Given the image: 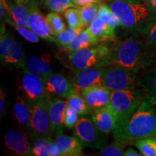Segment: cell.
Returning a JSON list of instances; mask_svg holds the SVG:
<instances>
[{"instance_id":"8992f818","label":"cell","mask_w":156,"mask_h":156,"mask_svg":"<svg viewBox=\"0 0 156 156\" xmlns=\"http://www.w3.org/2000/svg\"><path fill=\"white\" fill-rule=\"evenodd\" d=\"M0 58L1 64L6 68L25 69L26 57L23 48L6 30L5 23L1 25Z\"/></svg>"},{"instance_id":"ab89813d","label":"cell","mask_w":156,"mask_h":156,"mask_svg":"<svg viewBox=\"0 0 156 156\" xmlns=\"http://www.w3.org/2000/svg\"><path fill=\"white\" fill-rule=\"evenodd\" d=\"M151 9L154 15H156V0H140Z\"/></svg>"},{"instance_id":"3957f363","label":"cell","mask_w":156,"mask_h":156,"mask_svg":"<svg viewBox=\"0 0 156 156\" xmlns=\"http://www.w3.org/2000/svg\"><path fill=\"white\" fill-rule=\"evenodd\" d=\"M109 7L120 26L134 33L140 32L155 15L140 0H112Z\"/></svg>"},{"instance_id":"f35d334b","label":"cell","mask_w":156,"mask_h":156,"mask_svg":"<svg viewBox=\"0 0 156 156\" xmlns=\"http://www.w3.org/2000/svg\"><path fill=\"white\" fill-rule=\"evenodd\" d=\"M6 97H7V95H6L5 90L1 88V90H0V115H1V118H2L5 113Z\"/></svg>"},{"instance_id":"277c9868","label":"cell","mask_w":156,"mask_h":156,"mask_svg":"<svg viewBox=\"0 0 156 156\" xmlns=\"http://www.w3.org/2000/svg\"><path fill=\"white\" fill-rule=\"evenodd\" d=\"M111 42H102L89 48H82L68 54L69 64L75 72L93 67H104L108 64Z\"/></svg>"},{"instance_id":"d590c367","label":"cell","mask_w":156,"mask_h":156,"mask_svg":"<svg viewBox=\"0 0 156 156\" xmlns=\"http://www.w3.org/2000/svg\"><path fill=\"white\" fill-rule=\"evenodd\" d=\"M7 23L11 25L12 28H14L15 30L28 42L32 43V44H36V43H38L40 41V38L35 34L34 31H32L29 28H24V27L20 26V25H17L12 20V19L9 20Z\"/></svg>"},{"instance_id":"f1b7e54d","label":"cell","mask_w":156,"mask_h":156,"mask_svg":"<svg viewBox=\"0 0 156 156\" xmlns=\"http://www.w3.org/2000/svg\"><path fill=\"white\" fill-rule=\"evenodd\" d=\"M101 5L100 4L93 3L83 6V7H78L83 28L89 26L90 24L92 23L93 19L96 16Z\"/></svg>"},{"instance_id":"5b68a950","label":"cell","mask_w":156,"mask_h":156,"mask_svg":"<svg viewBox=\"0 0 156 156\" xmlns=\"http://www.w3.org/2000/svg\"><path fill=\"white\" fill-rule=\"evenodd\" d=\"M144 99V95L139 88L112 91L108 106L117 117L116 128L122 125L131 116Z\"/></svg>"},{"instance_id":"d6a6232c","label":"cell","mask_w":156,"mask_h":156,"mask_svg":"<svg viewBox=\"0 0 156 156\" xmlns=\"http://www.w3.org/2000/svg\"><path fill=\"white\" fill-rule=\"evenodd\" d=\"M125 145L126 144L119 140H115L110 145L104 146L101 149L98 155L101 156H122L124 155Z\"/></svg>"},{"instance_id":"d4e9b609","label":"cell","mask_w":156,"mask_h":156,"mask_svg":"<svg viewBox=\"0 0 156 156\" xmlns=\"http://www.w3.org/2000/svg\"><path fill=\"white\" fill-rule=\"evenodd\" d=\"M9 15L12 20L20 26L30 29L29 26V12L28 5L17 3L15 1L14 3L7 2Z\"/></svg>"},{"instance_id":"30bf717a","label":"cell","mask_w":156,"mask_h":156,"mask_svg":"<svg viewBox=\"0 0 156 156\" xmlns=\"http://www.w3.org/2000/svg\"><path fill=\"white\" fill-rule=\"evenodd\" d=\"M30 127L34 135L51 136L54 134L48 114V99L30 103Z\"/></svg>"},{"instance_id":"f6af8a7d","label":"cell","mask_w":156,"mask_h":156,"mask_svg":"<svg viewBox=\"0 0 156 156\" xmlns=\"http://www.w3.org/2000/svg\"><path fill=\"white\" fill-rule=\"evenodd\" d=\"M108 1H112V0H108Z\"/></svg>"},{"instance_id":"60d3db41","label":"cell","mask_w":156,"mask_h":156,"mask_svg":"<svg viewBox=\"0 0 156 156\" xmlns=\"http://www.w3.org/2000/svg\"><path fill=\"white\" fill-rule=\"evenodd\" d=\"M124 156H141V153L140 151H136L133 147H129L126 151H124Z\"/></svg>"},{"instance_id":"4dcf8cb0","label":"cell","mask_w":156,"mask_h":156,"mask_svg":"<svg viewBox=\"0 0 156 156\" xmlns=\"http://www.w3.org/2000/svg\"><path fill=\"white\" fill-rule=\"evenodd\" d=\"M46 22L51 31V34L56 36L66 29L64 23L62 20L59 13L51 12L46 16Z\"/></svg>"},{"instance_id":"e575fe53","label":"cell","mask_w":156,"mask_h":156,"mask_svg":"<svg viewBox=\"0 0 156 156\" xmlns=\"http://www.w3.org/2000/svg\"><path fill=\"white\" fill-rule=\"evenodd\" d=\"M81 30H83V29H74L68 26V28H66L63 32H62L61 34L56 36V44L62 49L71 43L75 36Z\"/></svg>"},{"instance_id":"8d00e7d4","label":"cell","mask_w":156,"mask_h":156,"mask_svg":"<svg viewBox=\"0 0 156 156\" xmlns=\"http://www.w3.org/2000/svg\"><path fill=\"white\" fill-rule=\"evenodd\" d=\"M79 120V114L67 106L64 112V126L67 129L75 128L77 122Z\"/></svg>"},{"instance_id":"f546056e","label":"cell","mask_w":156,"mask_h":156,"mask_svg":"<svg viewBox=\"0 0 156 156\" xmlns=\"http://www.w3.org/2000/svg\"><path fill=\"white\" fill-rule=\"evenodd\" d=\"M43 5L50 12L64 13L70 7H76L72 0H41Z\"/></svg>"},{"instance_id":"9a60e30c","label":"cell","mask_w":156,"mask_h":156,"mask_svg":"<svg viewBox=\"0 0 156 156\" xmlns=\"http://www.w3.org/2000/svg\"><path fill=\"white\" fill-rule=\"evenodd\" d=\"M67 107V101L58 97L48 98V114L53 133L62 134L64 128V112Z\"/></svg>"},{"instance_id":"4fadbf2b","label":"cell","mask_w":156,"mask_h":156,"mask_svg":"<svg viewBox=\"0 0 156 156\" xmlns=\"http://www.w3.org/2000/svg\"><path fill=\"white\" fill-rule=\"evenodd\" d=\"M48 97L67 98L75 90L73 83L62 74L53 73L44 80Z\"/></svg>"},{"instance_id":"d6986e66","label":"cell","mask_w":156,"mask_h":156,"mask_svg":"<svg viewBox=\"0 0 156 156\" xmlns=\"http://www.w3.org/2000/svg\"><path fill=\"white\" fill-rule=\"evenodd\" d=\"M115 28L110 26L100 17L95 16L87 30L99 43L114 42L116 39Z\"/></svg>"},{"instance_id":"52a82bcc","label":"cell","mask_w":156,"mask_h":156,"mask_svg":"<svg viewBox=\"0 0 156 156\" xmlns=\"http://www.w3.org/2000/svg\"><path fill=\"white\" fill-rule=\"evenodd\" d=\"M139 74L115 65L103 68V85L111 91L137 88Z\"/></svg>"},{"instance_id":"7a4b0ae2","label":"cell","mask_w":156,"mask_h":156,"mask_svg":"<svg viewBox=\"0 0 156 156\" xmlns=\"http://www.w3.org/2000/svg\"><path fill=\"white\" fill-rule=\"evenodd\" d=\"M113 135L115 140L126 145L156 136L155 106L144 99L131 116L122 125L115 129Z\"/></svg>"},{"instance_id":"74e56055","label":"cell","mask_w":156,"mask_h":156,"mask_svg":"<svg viewBox=\"0 0 156 156\" xmlns=\"http://www.w3.org/2000/svg\"><path fill=\"white\" fill-rule=\"evenodd\" d=\"M72 1L77 7H83V6L93 3L103 5V4H104L105 2L108 1V0H72Z\"/></svg>"},{"instance_id":"7c38bea8","label":"cell","mask_w":156,"mask_h":156,"mask_svg":"<svg viewBox=\"0 0 156 156\" xmlns=\"http://www.w3.org/2000/svg\"><path fill=\"white\" fill-rule=\"evenodd\" d=\"M30 29L40 38L47 41L55 43L56 36L51 34L46 19L39 8L38 0H30L28 4Z\"/></svg>"},{"instance_id":"5bb4252c","label":"cell","mask_w":156,"mask_h":156,"mask_svg":"<svg viewBox=\"0 0 156 156\" xmlns=\"http://www.w3.org/2000/svg\"><path fill=\"white\" fill-rule=\"evenodd\" d=\"M103 68L93 67L76 72L72 81L75 90L80 92L87 87L102 85Z\"/></svg>"},{"instance_id":"ba28073f","label":"cell","mask_w":156,"mask_h":156,"mask_svg":"<svg viewBox=\"0 0 156 156\" xmlns=\"http://www.w3.org/2000/svg\"><path fill=\"white\" fill-rule=\"evenodd\" d=\"M104 134L92 119L85 116L79 119L74 130V136L83 146L93 150H101L106 145V137Z\"/></svg>"},{"instance_id":"836d02e7","label":"cell","mask_w":156,"mask_h":156,"mask_svg":"<svg viewBox=\"0 0 156 156\" xmlns=\"http://www.w3.org/2000/svg\"><path fill=\"white\" fill-rule=\"evenodd\" d=\"M64 16L69 27L74 29H83L78 7L67 9L64 12Z\"/></svg>"},{"instance_id":"484cf974","label":"cell","mask_w":156,"mask_h":156,"mask_svg":"<svg viewBox=\"0 0 156 156\" xmlns=\"http://www.w3.org/2000/svg\"><path fill=\"white\" fill-rule=\"evenodd\" d=\"M75 90L67 98V106L75 110L79 115L83 116L93 112L90 107L88 106L84 98L82 96L80 93Z\"/></svg>"},{"instance_id":"b9f144b4","label":"cell","mask_w":156,"mask_h":156,"mask_svg":"<svg viewBox=\"0 0 156 156\" xmlns=\"http://www.w3.org/2000/svg\"><path fill=\"white\" fill-rule=\"evenodd\" d=\"M60 155H61V153H60V152L58 151L57 147H56L54 143V145L53 147H52V150H51V156H60Z\"/></svg>"},{"instance_id":"1f68e13d","label":"cell","mask_w":156,"mask_h":156,"mask_svg":"<svg viewBox=\"0 0 156 156\" xmlns=\"http://www.w3.org/2000/svg\"><path fill=\"white\" fill-rule=\"evenodd\" d=\"M96 16L100 17L101 20H103L104 22H106L107 24H108L113 28H116L118 26H120L118 19L107 4L104 3L101 5Z\"/></svg>"},{"instance_id":"ee69618b","label":"cell","mask_w":156,"mask_h":156,"mask_svg":"<svg viewBox=\"0 0 156 156\" xmlns=\"http://www.w3.org/2000/svg\"><path fill=\"white\" fill-rule=\"evenodd\" d=\"M155 112H156V106H155Z\"/></svg>"},{"instance_id":"83f0119b","label":"cell","mask_w":156,"mask_h":156,"mask_svg":"<svg viewBox=\"0 0 156 156\" xmlns=\"http://www.w3.org/2000/svg\"><path fill=\"white\" fill-rule=\"evenodd\" d=\"M132 144L142 156H156V136L136 140Z\"/></svg>"},{"instance_id":"ffe728a7","label":"cell","mask_w":156,"mask_h":156,"mask_svg":"<svg viewBox=\"0 0 156 156\" xmlns=\"http://www.w3.org/2000/svg\"><path fill=\"white\" fill-rule=\"evenodd\" d=\"M12 114L20 129L30 131V103L25 96L18 95L15 98Z\"/></svg>"},{"instance_id":"44dd1931","label":"cell","mask_w":156,"mask_h":156,"mask_svg":"<svg viewBox=\"0 0 156 156\" xmlns=\"http://www.w3.org/2000/svg\"><path fill=\"white\" fill-rule=\"evenodd\" d=\"M51 58L50 54H43L39 56L37 55H30L25 58V69L29 70L31 73L36 74L44 79L52 73L50 62Z\"/></svg>"},{"instance_id":"e0dca14e","label":"cell","mask_w":156,"mask_h":156,"mask_svg":"<svg viewBox=\"0 0 156 156\" xmlns=\"http://www.w3.org/2000/svg\"><path fill=\"white\" fill-rule=\"evenodd\" d=\"M80 93L93 111L108 106L110 103L112 91L103 85L87 87Z\"/></svg>"},{"instance_id":"7402d4cb","label":"cell","mask_w":156,"mask_h":156,"mask_svg":"<svg viewBox=\"0 0 156 156\" xmlns=\"http://www.w3.org/2000/svg\"><path fill=\"white\" fill-rule=\"evenodd\" d=\"M54 143L59 151L61 156H80L83 155V145L74 136L57 134Z\"/></svg>"},{"instance_id":"8fae6325","label":"cell","mask_w":156,"mask_h":156,"mask_svg":"<svg viewBox=\"0 0 156 156\" xmlns=\"http://www.w3.org/2000/svg\"><path fill=\"white\" fill-rule=\"evenodd\" d=\"M30 135L25 130L10 129L4 136V146L9 155L15 156L30 155Z\"/></svg>"},{"instance_id":"2e32d148","label":"cell","mask_w":156,"mask_h":156,"mask_svg":"<svg viewBox=\"0 0 156 156\" xmlns=\"http://www.w3.org/2000/svg\"><path fill=\"white\" fill-rule=\"evenodd\" d=\"M137 88L141 90L146 101L156 106V60L139 74Z\"/></svg>"},{"instance_id":"cb8c5ba5","label":"cell","mask_w":156,"mask_h":156,"mask_svg":"<svg viewBox=\"0 0 156 156\" xmlns=\"http://www.w3.org/2000/svg\"><path fill=\"white\" fill-rule=\"evenodd\" d=\"M98 44L100 43L89 34L87 29H83L76 35L71 43L62 49L69 54L82 48L91 47Z\"/></svg>"},{"instance_id":"6da1fadb","label":"cell","mask_w":156,"mask_h":156,"mask_svg":"<svg viewBox=\"0 0 156 156\" xmlns=\"http://www.w3.org/2000/svg\"><path fill=\"white\" fill-rule=\"evenodd\" d=\"M155 60L156 51L146 44L139 33H135L112 44L107 66H119L140 74Z\"/></svg>"},{"instance_id":"603a6c76","label":"cell","mask_w":156,"mask_h":156,"mask_svg":"<svg viewBox=\"0 0 156 156\" xmlns=\"http://www.w3.org/2000/svg\"><path fill=\"white\" fill-rule=\"evenodd\" d=\"M30 155L51 156L54 140L50 136H36L30 134Z\"/></svg>"},{"instance_id":"9c48e42d","label":"cell","mask_w":156,"mask_h":156,"mask_svg":"<svg viewBox=\"0 0 156 156\" xmlns=\"http://www.w3.org/2000/svg\"><path fill=\"white\" fill-rule=\"evenodd\" d=\"M17 87L30 103L48 99L44 79L26 69H22L17 77Z\"/></svg>"},{"instance_id":"4316f807","label":"cell","mask_w":156,"mask_h":156,"mask_svg":"<svg viewBox=\"0 0 156 156\" xmlns=\"http://www.w3.org/2000/svg\"><path fill=\"white\" fill-rule=\"evenodd\" d=\"M148 46L156 51V15L138 32Z\"/></svg>"},{"instance_id":"ac0fdd59","label":"cell","mask_w":156,"mask_h":156,"mask_svg":"<svg viewBox=\"0 0 156 156\" xmlns=\"http://www.w3.org/2000/svg\"><path fill=\"white\" fill-rule=\"evenodd\" d=\"M91 119L97 127L104 134L113 132L117 126V117L109 106L93 111Z\"/></svg>"},{"instance_id":"7bdbcfd3","label":"cell","mask_w":156,"mask_h":156,"mask_svg":"<svg viewBox=\"0 0 156 156\" xmlns=\"http://www.w3.org/2000/svg\"><path fill=\"white\" fill-rule=\"evenodd\" d=\"M14 1H15L17 3L23 4V5H28L30 0H14Z\"/></svg>"}]
</instances>
